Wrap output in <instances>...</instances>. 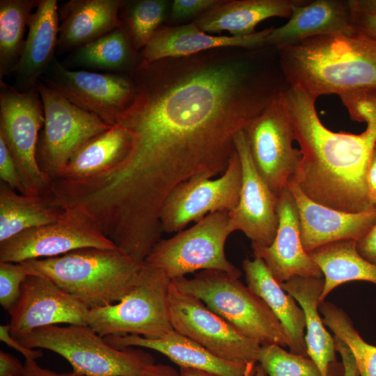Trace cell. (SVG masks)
Masks as SVG:
<instances>
[{
    "label": "cell",
    "mask_w": 376,
    "mask_h": 376,
    "mask_svg": "<svg viewBox=\"0 0 376 376\" xmlns=\"http://www.w3.org/2000/svg\"><path fill=\"white\" fill-rule=\"evenodd\" d=\"M130 75L134 95L118 125L130 147L95 180L113 207L146 224L159 222L182 182L223 174L235 136L289 88L277 49L268 46L143 61Z\"/></svg>",
    "instance_id": "1"
},
{
    "label": "cell",
    "mask_w": 376,
    "mask_h": 376,
    "mask_svg": "<svg viewBox=\"0 0 376 376\" xmlns=\"http://www.w3.org/2000/svg\"><path fill=\"white\" fill-rule=\"evenodd\" d=\"M283 97L302 155L291 177L301 191L337 210H374L366 176L376 138L366 130L360 134L329 130L317 113V98L299 88L289 86Z\"/></svg>",
    "instance_id": "2"
},
{
    "label": "cell",
    "mask_w": 376,
    "mask_h": 376,
    "mask_svg": "<svg viewBox=\"0 0 376 376\" xmlns=\"http://www.w3.org/2000/svg\"><path fill=\"white\" fill-rule=\"evenodd\" d=\"M277 50L289 86L315 98L376 88V40L362 33L319 36Z\"/></svg>",
    "instance_id": "3"
},
{
    "label": "cell",
    "mask_w": 376,
    "mask_h": 376,
    "mask_svg": "<svg viewBox=\"0 0 376 376\" xmlns=\"http://www.w3.org/2000/svg\"><path fill=\"white\" fill-rule=\"evenodd\" d=\"M19 264L26 274L48 278L89 309L119 302L141 282L148 269L146 261L118 247L84 248Z\"/></svg>",
    "instance_id": "4"
},
{
    "label": "cell",
    "mask_w": 376,
    "mask_h": 376,
    "mask_svg": "<svg viewBox=\"0 0 376 376\" xmlns=\"http://www.w3.org/2000/svg\"><path fill=\"white\" fill-rule=\"evenodd\" d=\"M171 282L201 300L210 309L260 346L290 347V340L264 300L239 278L219 270H202L192 278Z\"/></svg>",
    "instance_id": "5"
},
{
    "label": "cell",
    "mask_w": 376,
    "mask_h": 376,
    "mask_svg": "<svg viewBox=\"0 0 376 376\" xmlns=\"http://www.w3.org/2000/svg\"><path fill=\"white\" fill-rule=\"evenodd\" d=\"M14 337L27 347L59 354L82 376H143L155 363L143 349L113 347L88 325H50Z\"/></svg>",
    "instance_id": "6"
},
{
    "label": "cell",
    "mask_w": 376,
    "mask_h": 376,
    "mask_svg": "<svg viewBox=\"0 0 376 376\" xmlns=\"http://www.w3.org/2000/svg\"><path fill=\"white\" fill-rule=\"evenodd\" d=\"M232 233L229 212H214L173 237L161 239L145 261L171 281L202 270L222 271L240 278L242 272L226 258L224 251Z\"/></svg>",
    "instance_id": "7"
},
{
    "label": "cell",
    "mask_w": 376,
    "mask_h": 376,
    "mask_svg": "<svg viewBox=\"0 0 376 376\" xmlns=\"http://www.w3.org/2000/svg\"><path fill=\"white\" fill-rule=\"evenodd\" d=\"M44 122L38 87L19 92L0 81V136L16 163L26 195H51L52 180L37 160V146Z\"/></svg>",
    "instance_id": "8"
},
{
    "label": "cell",
    "mask_w": 376,
    "mask_h": 376,
    "mask_svg": "<svg viewBox=\"0 0 376 376\" xmlns=\"http://www.w3.org/2000/svg\"><path fill=\"white\" fill-rule=\"evenodd\" d=\"M171 281L161 271L148 265L141 282L119 302L89 309L87 324L102 337H164L173 330L168 309Z\"/></svg>",
    "instance_id": "9"
},
{
    "label": "cell",
    "mask_w": 376,
    "mask_h": 376,
    "mask_svg": "<svg viewBox=\"0 0 376 376\" xmlns=\"http://www.w3.org/2000/svg\"><path fill=\"white\" fill-rule=\"evenodd\" d=\"M45 122L37 146L41 169L58 179L71 157L86 143L111 127L94 114L80 109L39 80Z\"/></svg>",
    "instance_id": "10"
},
{
    "label": "cell",
    "mask_w": 376,
    "mask_h": 376,
    "mask_svg": "<svg viewBox=\"0 0 376 376\" xmlns=\"http://www.w3.org/2000/svg\"><path fill=\"white\" fill-rule=\"evenodd\" d=\"M168 309L173 329L224 360L257 364L260 345L210 309L201 300L178 289L171 281Z\"/></svg>",
    "instance_id": "11"
},
{
    "label": "cell",
    "mask_w": 376,
    "mask_h": 376,
    "mask_svg": "<svg viewBox=\"0 0 376 376\" xmlns=\"http://www.w3.org/2000/svg\"><path fill=\"white\" fill-rule=\"evenodd\" d=\"M40 80L111 127L119 124L134 95L130 74L70 70L56 57Z\"/></svg>",
    "instance_id": "12"
},
{
    "label": "cell",
    "mask_w": 376,
    "mask_h": 376,
    "mask_svg": "<svg viewBox=\"0 0 376 376\" xmlns=\"http://www.w3.org/2000/svg\"><path fill=\"white\" fill-rule=\"evenodd\" d=\"M91 247L111 249L117 246L85 213L74 208L64 209L56 221L0 243V261L20 263Z\"/></svg>",
    "instance_id": "13"
},
{
    "label": "cell",
    "mask_w": 376,
    "mask_h": 376,
    "mask_svg": "<svg viewBox=\"0 0 376 376\" xmlns=\"http://www.w3.org/2000/svg\"><path fill=\"white\" fill-rule=\"evenodd\" d=\"M241 185L242 167L236 151L219 177L195 175L173 189L160 214L162 233H178L214 212L233 211L239 201Z\"/></svg>",
    "instance_id": "14"
},
{
    "label": "cell",
    "mask_w": 376,
    "mask_h": 376,
    "mask_svg": "<svg viewBox=\"0 0 376 376\" xmlns=\"http://www.w3.org/2000/svg\"><path fill=\"white\" fill-rule=\"evenodd\" d=\"M283 93L245 130L254 164L276 196L288 187L302 157L300 150L292 146L295 136Z\"/></svg>",
    "instance_id": "15"
},
{
    "label": "cell",
    "mask_w": 376,
    "mask_h": 376,
    "mask_svg": "<svg viewBox=\"0 0 376 376\" xmlns=\"http://www.w3.org/2000/svg\"><path fill=\"white\" fill-rule=\"evenodd\" d=\"M242 167V185L238 203L229 212L232 232L242 231L251 246H269L278 228L276 196L259 174L252 158L245 131L235 137Z\"/></svg>",
    "instance_id": "16"
},
{
    "label": "cell",
    "mask_w": 376,
    "mask_h": 376,
    "mask_svg": "<svg viewBox=\"0 0 376 376\" xmlns=\"http://www.w3.org/2000/svg\"><path fill=\"white\" fill-rule=\"evenodd\" d=\"M87 308L47 277L27 274L19 298L8 312L13 336L58 324H87Z\"/></svg>",
    "instance_id": "17"
},
{
    "label": "cell",
    "mask_w": 376,
    "mask_h": 376,
    "mask_svg": "<svg viewBox=\"0 0 376 376\" xmlns=\"http://www.w3.org/2000/svg\"><path fill=\"white\" fill-rule=\"evenodd\" d=\"M278 228L267 246H251L254 257L260 258L279 283L293 276L324 278L323 274L304 249L299 232V214L288 187L278 196Z\"/></svg>",
    "instance_id": "18"
},
{
    "label": "cell",
    "mask_w": 376,
    "mask_h": 376,
    "mask_svg": "<svg viewBox=\"0 0 376 376\" xmlns=\"http://www.w3.org/2000/svg\"><path fill=\"white\" fill-rule=\"evenodd\" d=\"M288 187L296 203L301 241L307 252L338 241H358L376 222V207L357 213L340 211L310 199L291 178Z\"/></svg>",
    "instance_id": "19"
},
{
    "label": "cell",
    "mask_w": 376,
    "mask_h": 376,
    "mask_svg": "<svg viewBox=\"0 0 376 376\" xmlns=\"http://www.w3.org/2000/svg\"><path fill=\"white\" fill-rule=\"evenodd\" d=\"M288 19L272 27L265 46L279 49L319 36L356 33L349 0L307 1L296 6Z\"/></svg>",
    "instance_id": "20"
},
{
    "label": "cell",
    "mask_w": 376,
    "mask_h": 376,
    "mask_svg": "<svg viewBox=\"0 0 376 376\" xmlns=\"http://www.w3.org/2000/svg\"><path fill=\"white\" fill-rule=\"evenodd\" d=\"M272 28L244 36H212L201 30L194 22L162 25L140 52L143 62L166 58L194 55L204 51L228 47L258 48L265 47Z\"/></svg>",
    "instance_id": "21"
},
{
    "label": "cell",
    "mask_w": 376,
    "mask_h": 376,
    "mask_svg": "<svg viewBox=\"0 0 376 376\" xmlns=\"http://www.w3.org/2000/svg\"><path fill=\"white\" fill-rule=\"evenodd\" d=\"M122 1L70 0L61 4L56 54L70 53L119 26Z\"/></svg>",
    "instance_id": "22"
},
{
    "label": "cell",
    "mask_w": 376,
    "mask_h": 376,
    "mask_svg": "<svg viewBox=\"0 0 376 376\" xmlns=\"http://www.w3.org/2000/svg\"><path fill=\"white\" fill-rule=\"evenodd\" d=\"M28 33L13 86L19 92L36 87L56 57L59 17L56 0H40L29 18Z\"/></svg>",
    "instance_id": "23"
},
{
    "label": "cell",
    "mask_w": 376,
    "mask_h": 376,
    "mask_svg": "<svg viewBox=\"0 0 376 376\" xmlns=\"http://www.w3.org/2000/svg\"><path fill=\"white\" fill-rule=\"evenodd\" d=\"M104 338L109 344L118 349L138 347L152 350L164 354L179 367L198 369L220 376H249L256 366L221 359L174 329L158 339L137 335L109 336Z\"/></svg>",
    "instance_id": "24"
},
{
    "label": "cell",
    "mask_w": 376,
    "mask_h": 376,
    "mask_svg": "<svg viewBox=\"0 0 376 376\" xmlns=\"http://www.w3.org/2000/svg\"><path fill=\"white\" fill-rule=\"evenodd\" d=\"M280 285L297 300L303 310L308 357L316 363L322 376H343V364L338 363L336 357L334 338L324 327L318 311L324 278L293 276Z\"/></svg>",
    "instance_id": "25"
},
{
    "label": "cell",
    "mask_w": 376,
    "mask_h": 376,
    "mask_svg": "<svg viewBox=\"0 0 376 376\" xmlns=\"http://www.w3.org/2000/svg\"><path fill=\"white\" fill-rule=\"evenodd\" d=\"M307 0H219L193 22L205 33L228 31L234 36L256 33V26L273 17L289 18Z\"/></svg>",
    "instance_id": "26"
},
{
    "label": "cell",
    "mask_w": 376,
    "mask_h": 376,
    "mask_svg": "<svg viewBox=\"0 0 376 376\" xmlns=\"http://www.w3.org/2000/svg\"><path fill=\"white\" fill-rule=\"evenodd\" d=\"M242 268L247 285L264 300L285 329L290 340V352L308 357L305 317L295 298L285 292L260 258L244 260Z\"/></svg>",
    "instance_id": "27"
},
{
    "label": "cell",
    "mask_w": 376,
    "mask_h": 376,
    "mask_svg": "<svg viewBox=\"0 0 376 376\" xmlns=\"http://www.w3.org/2000/svg\"><path fill=\"white\" fill-rule=\"evenodd\" d=\"M143 59L134 47L127 26H119L103 37L70 53L61 62L70 70L85 68L104 72L130 74Z\"/></svg>",
    "instance_id": "28"
},
{
    "label": "cell",
    "mask_w": 376,
    "mask_h": 376,
    "mask_svg": "<svg viewBox=\"0 0 376 376\" xmlns=\"http://www.w3.org/2000/svg\"><path fill=\"white\" fill-rule=\"evenodd\" d=\"M130 147L127 131L120 125L113 126L82 146L71 157L58 179L82 180L101 174L119 164Z\"/></svg>",
    "instance_id": "29"
},
{
    "label": "cell",
    "mask_w": 376,
    "mask_h": 376,
    "mask_svg": "<svg viewBox=\"0 0 376 376\" xmlns=\"http://www.w3.org/2000/svg\"><path fill=\"white\" fill-rule=\"evenodd\" d=\"M308 253L324 276L320 304L331 291L345 283L365 281L376 285V265L359 254L355 240L331 242Z\"/></svg>",
    "instance_id": "30"
},
{
    "label": "cell",
    "mask_w": 376,
    "mask_h": 376,
    "mask_svg": "<svg viewBox=\"0 0 376 376\" xmlns=\"http://www.w3.org/2000/svg\"><path fill=\"white\" fill-rule=\"evenodd\" d=\"M64 209L51 196L20 194L0 182V243L27 230L52 223Z\"/></svg>",
    "instance_id": "31"
},
{
    "label": "cell",
    "mask_w": 376,
    "mask_h": 376,
    "mask_svg": "<svg viewBox=\"0 0 376 376\" xmlns=\"http://www.w3.org/2000/svg\"><path fill=\"white\" fill-rule=\"evenodd\" d=\"M40 0H0V81L15 72L29 18Z\"/></svg>",
    "instance_id": "32"
},
{
    "label": "cell",
    "mask_w": 376,
    "mask_h": 376,
    "mask_svg": "<svg viewBox=\"0 0 376 376\" xmlns=\"http://www.w3.org/2000/svg\"><path fill=\"white\" fill-rule=\"evenodd\" d=\"M170 10L166 0H123L120 19L127 26L134 48L141 52L163 25Z\"/></svg>",
    "instance_id": "33"
},
{
    "label": "cell",
    "mask_w": 376,
    "mask_h": 376,
    "mask_svg": "<svg viewBox=\"0 0 376 376\" xmlns=\"http://www.w3.org/2000/svg\"><path fill=\"white\" fill-rule=\"evenodd\" d=\"M322 321L350 349L360 376H376V346L366 343L354 327L350 318L341 308L331 302L318 306Z\"/></svg>",
    "instance_id": "34"
},
{
    "label": "cell",
    "mask_w": 376,
    "mask_h": 376,
    "mask_svg": "<svg viewBox=\"0 0 376 376\" xmlns=\"http://www.w3.org/2000/svg\"><path fill=\"white\" fill-rule=\"evenodd\" d=\"M258 363L268 376H322L311 358L288 352L275 344L260 347Z\"/></svg>",
    "instance_id": "35"
},
{
    "label": "cell",
    "mask_w": 376,
    "mask_h": 376,
    "mask_svg": "<svg viewBox=\"0 0 376 376\" xmlns=\"http://www.w3.org/2000/svg\"><path fill=\"white\" fill-rule=\"evenodd\" d=\"M338 95L352 120L366 123L365 130L376 138V88L354 89Z\"/></svg>",
    "instance_id": "36"
},
{
    "label": "cell",
    "mask_w": 376,
    "mask_h": 376,
    "mask_svg": "<svg viewBox=\"0 0 376 376\" xmlns=\"http://www.w3.org/2000/svg\"><path fill=\"white\" fill-rule=\"evenodd\" d=\"M26 276L19 263L0 261V304L8 312L17 301Z\"/></svg>",
    "instance_id": "37"
},
{
    "label": "cell",
    "mask_w": 376,
    "mask_h": 376,
    "mask_svg": "<svg viewBox=\"0 0 376 376\" xmlns=\"http://www.w3.org/2000/svg\"><path fill=\"white\" fill-rule=\"evenodd\" d=\"M0 178L8 187L25 194V189L16 163L3 139L0 136Z\"/></svg>",
    "instance_id": "38"
},
{
    "label": "cell",
    "mask_w": 376,
    "mask_h": 376,
    "mask_svg": "<svg viewBox=\"0 0 376 376\" xmlns=\"http://www.w3.org/2000/svg\"><path fill=\"white\" fill-rule=\"evenodd\" d=\"M219 0H174L169 13V19L173 22L198 17L210 9Z\"/></svg>",
    "instance_id": "39"
},
{
    "label": "cell",
    "mask_w": 376,
    "mask_h": 376,
    "mask_svg": "<svg viewBox=\"0 0 376 376\" xmlns=\"http://www.w3.org/2000/svg\"><path fill=\"white\" fill-rule=\"evenodd\" d=\"M0 340L8 346L20 352L25 358V360H37L43 355V352L40 350H35L23 345L11 334L8 324L0 326Z\"/></svg>",
    "instance_id": "40"
},
{
    "label": "cell",
    "mask_w": 376,
    "mask_h": 376,
    "mask_svg": "<svg viewBox=\"0 0 376 376\" xmlns=\"http://www.w3.org/2000/svg\"><path fill=\"white\" fill-rule=\"evenodd\" d=\"M357 249L366 260L376 265V222L363 237L357 241Z\"/></svg>",
    "instance_id": "41"
},
{
    "label": "cell",
    "mask_w": 376,
    "mask_h": 376,
    "mask_svg": "<svg viewBox=\"0 0 376 376\" xmlns=\"http://www.w3.org/2000/svg\"><path fill=\"white\" fill-rule=\"evenodd\" d=\"M334 340L336 352L340 354L342 359L343 376H360L355 359L349 347L335 336Z\"/></svg>",
    "instance_id": "42"
},
{
    "label": "cell",
    "mask_w": 376,
    "mask_h": 376,
    "mask_svg": "<svg viewBox=\"0 0 376 376\" xmlns=\"http://www.w3.org/2000/svg\"><path fill=\"white\" fill-rule=\"evenodd\" d=\"M353 26L356 32L376 40V15L353 11Z\"/></svg>",
    "instance_id": "43"
},
{
    "label": "cell",
    "mask_w": 376,
    "mask_h": 376,
    "mask_svg": "<svg viewBox=\"0 0 376 376\" xmlns=\"http://www.w3.org/2000/svg\"><path fill=\"white\" fill-rule=\"evenodd\" d=\"M0 376H25V367L12 354L0 351Z\"/></svg>",
    "instance_id": "44"
},
{
    "label": "cell",
    "mask_w": 376,
    "mask_h": 376,
    "mask_svg": "<svg viewBox=\"0 0 376 376\" xmlns=\"http://www.w3.org/2000/svg\"><path fill=\"white\" fill-rule=\"evenodd\" d=\"M25 376H80L73 371L67 373H59L42 368L36 360L26 359L24 363Z\"/></svg>",
    "instance_id": "45"
},
{
    "label": "cell",
    "mask_w": 376,
    "mask_h": 376,
    "mask_svg": "<svg viewBox=\"0 0 376 376\" xmlns=\"http://www.w3.org/2000/svg\"><path fill=\"white\" fill-rule=\"evenodd\" d=\"M366 178L368 187L373 200L376 196V145L374 146L370 155Z\"/></svg>",
    "instance_id": "46"
},
{
    "label": "cell",
    "mask_w": 376,
    "mask_h": 376,
    "mask_svg": "<svg viewBox=\"0 0 376 376\" xmlns=\"http://www.w3.org/2000/svg\"><path fill=\"white\" fill-rule=\"evenodd\" d=\"M353 11L376 15V0H349Z\"/></svg>",
    "instance_id": "47"
},
{
    "label": "cell",
    "mask_w": 376,
    "mask_h": 376,
    "mask_svg": "<svg viewBox=\"0 0 376 376\" xmlns=\"http://www.w3.org/2000/svg\"><path fill=\"white\" fill-rule=\"evenodd\" d=\"M143 376H180V373L169 365L155 363L146 369Z\"/></svg>",
    "instance_id": "48"
},
{
    "label": "cell",
    "mask_w": 376,
    "mask_h": 376,
    "mask_svg": "<svg viewBox=\"0 0 376 376\" xmlns=\"http://www.w3.org/2000/svg\"><path fill=\"white\" fill-rule=\"evenodd\" d=\"M180 376H220L219 375L195 368L180 367Z\"/></svg>",
    "instance_id": "49"
},
{
    "label": "cell",
    "mask_w": 376,
    "mask_h": 376,
    "mask_svg": "<svg viewBox=\"0 0 376 376\" xmlns=\"http://www.w3.org/2000/svg\"><path fill=\"white\" fill-rule=\"evenodd\" d=\"M249 376H267V375L263 368L257 363Z\"/></svg>",
    "instance_id": "50"
},
{
    "label": "cell",
    "mask_w": 376,
    "mask_h": 376,
    "mask_svg": "<svg viewBox=\"0 0 376 376\" xmlns=\"http://www.w3.org/2000/svg\"><path fill=\"white\" fill-rule=\"evenodd\" d=\"M373 201H374V203H375V205L376 206V196L374 197Z\"/></svg>",
    "instance_id": "51"
},
{
    "label": "cell",
    "mask_w": 376,
    "mask_h": 376,
    "mask_svg": "<svg viewBox=\"0 0 376 376\" xmlns=\"http://www.w3.org/2000/svg\"><path fill=\"white\" fill-rule=\"evenodd\" d=\"M80 376H82V375H80Z\"/></svg>",
    "instance_id": "52"
}]
</instances>
